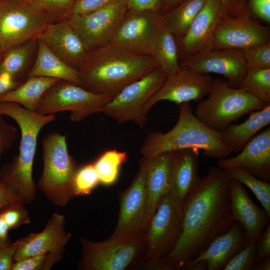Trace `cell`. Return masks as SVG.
<instances>
[{"label": "cell", "instance_id": "6da1fadb", "mask_svg": "<svg viewBox=\"0 0 270 270\" xmlns=\"http://www.w3.org/2000/svg\"><path fill=\"white\" fill-rule=\"evenodd\" d=\"M230 178L224 170L212 167L187 196L180 236L165 258L171 270L182 269L234 222L230 209Z\"/></svg>", "mask_w": 270, "mask_h": 270}, {"label": "cell", "instance_id": "7a4b0ae2", "mask_svg": "<svg viewBox=\"0 0 270 270\" xmlns=\"http://www.w3.org/2000/svg\"><path fill=\"white\" fill-rule=\"evenodd\" d=\"M157 68L152 56L132 52L112 42L88 52L78 71L80 86L114 98L126 86Z\"/></svg>", "mask_w": 270, "mask_h": 270}, {"label": "cell", "instance_id": "3957f363", "mask_svg": "<svg viewBox=\"0 0 270 270\" xmlns=\"http://www.w3.org/2000/svg\"><path fill=\"white\" fill-rule=\"evenodd\" d=\"M0 114L10 117L18 125L21 139L18 155L0 169V181L12 188L24 204L36 198V186L32 178V166L37 138L41 129L56 119L53 114H43L21 105L0 102Z\"/></svg>", "mask_w": 270, "mask_h": 270}, {"label": "cell", "instance_id": "277c9868", "mask_svg": "<svg viewBox=\"0 0 270 270\" xmlns=\"http://www.w3.org/2000/svg\"><path fill=\"white\" fill-rule=\"evenodd\" d=\"M196 148L214 158H226L232 152L222 139L220 133L213 130L194 115L189 102L180 104L179 116L174 126L166 132H150L143 142L140 152L150 158L164 152Z\"/></svg>", "mask_w": 270, "mask_h": 270}, {"label": "cell", "instance_id": "5b68a950", "mask_svg": "<svg viewBox=\"0 0 270 270\" xmlns=\"http://www.w3.org/2000/svg\"><path fill=\"white\" fill-rule=\"evenodd\" d=\"M208 95L198 102L194 112L204 124L219 132L244 115L266 106L248 92L231 86L221 78H213Z\"/></svg>", "mask_w": 270, "mask_h": 270}, {"label": "cell", "instance_id": "8992f818", "mask_svg": "<svg viewBox=\"0 0 270 270\" xmlns=\"http://www.w3.org/2000/svg\"><path fill=\"white\" fill-rule=\"evenodd\" d=\"M66 138L55 132L43 138L44 166L36 186L53 204L58 206H65L74 196L73 181L78 170L68 154Z\"/></svg>", "mask_w": 270, "mask_h": 270}, {"label": "cell", "instance_id": "52a82bcc", "mask_svg": "<svg viewBox=\"0 0 270 270\" xmlns=\"http://www.w3.org/2000/svg\"><path fill=\"white\" fill-rule=\"evenodd\" d=\"M82 254L78 267L82 270H124L144 250L145 233L108 238L96 242L80 240Z\"/></svg>", "mask_w": 270, "mask_h": 270}, {"label": "cell", "instance_id": "ba28073f", "mask_svg": "<svg viewBox=\"0 0 270 270\" xmlns=\"http://www.w3.org/2000/svg\"><path fill=\"white\" fill-rule=\"evenodd\" d=\"M50 23L46 16L26 0H0V47L9 50L38 39Z\"/></svg>", "mask_w": 270, "mask_h": 270}, {"label": "cell", "instance_id": "9c48e42d", "mask_svg": "<svg viewBox=\"0 0 270 270\" xmlns=\"http://www.w3.org/2000/svg\"><path fill=\"white\" fill-rule=\"evenodd\" d=\"M113 97L90 92L82 86L61 80L42 97L36 112L43 114L70 111L72 121L84 120L90 115L102 112Z\"/></svg>", "mask_w": 270, "mask_h": 270}, {"label": "cell", "instance_id": "30bf717a", "mask_svg": "<svg viewBox=\"0 0 270 270\" xmlns=\"http://www.w3.org/2000/svg\"><path fill=\"white\" fill-rule=\"evenodd\" d=\"M167 75L157 68L129 84L104 106L102 112L119 123L132 122L142 128L147 120L144 106Z\"/></svg>", "mask_w": 270, "mask_h": 270}, {"label": "cell", "instance_id": "8fae6325", "mask_svg": "<svg viewBox=\"0 0 270 270\" xmlns=\"http://www.w3.org/2000/svg\"><path fill=\"white\" fill-rule=\"evenodd\" d=\"M182 218L170 193H166L144 232L146 265L165 260L172 250L181 232Z\"/></svg>", "mask_w": 270, "mask_h": 270}, {"label": "cell", "instance_id": "7c38bea8", "mask_svg": "<svg viewBox=\"0 0 270 270\" xmlns=\"http://www.w3.org/2000/svg\"><path fill=\"white\" fill-rule=\"evenodd\" d=\"M128 0H114L90 12L66 19L90 52L112 42L128 10Z\"/></svg>", "mask_w": 270, "mask_h": 270}, {"label": "cell", "instance_id": "4fadbf2b", "mask_svg": "<svg viewBox=\"0 0 270 270\" xmlns=\"http://www.w3.org/2000/svg\"><path fill=\"white\" fill-rule=\"evenodd\" d=\"M162 26L160 12L128 8L112 42L132 52L152 56Z\"/></svg>", "mask_w": 270, "mask_h": 270}, {"label": "cell", "instance_id": "5bb4252c", "mask_svg": "<svg viewBox=\"0 0 270 270\" xmlns=\"http://www.w3.org/2000/svg\"><path fill=\"white\" fill-rule=\"evenodd\" d=\"M146 170V158L144 157L132 184L120 196L117 224L109 238L144 232L147 208Z\"/></svg>", "mask_w": 270, "mask_h": 270}, {"label": "cell", "instance_id": "9a60e30c", "mask_svg": "<svg viewBox=\"0 0 270 270\" xmlns=\"http://www.w3.org/2000/svg\"><path fill=\"white\" fill-rule=\"evenodd\" d=\"M212 80L208 74L180 68L177 72L167 75L161 87L146 104L144 112L148 114L155 104L162 100L179 104L200 102L208 94Z\"/></svg>", "mask_w": 270, "mask_h": 270}, {"label": "cell", "instance_id": "2e32d148", "mask_svg": "<svg viewBox=\"0 0 270 270\" xmlns=\"http://www.w3.org/2000/svg\"><path fill=\"white\" fill-rule=\"evenodd\" d=\"M180 67L204 74L222 75L230 86L237 88L247 70L242 50L234 48H212L194 54L182 60Z\"/></svg>", "mask_w": 270, "mask_h": 270}, {"label": "cell", "instance_id": "e0dca14e", "mask_svg": "<svg viewBox=\"0 0 270 270\" xmlns=\"http://www.w3.org/2000/svg\"><path fill=\"white\" fill-rule=\"evenodd\" d=\"M270 42V28L256 22L250 16L222 18L212 42V48L244 50Z\"/></svg>", "mask_w": 270, "mask_h": 270}, {"label": "cell", "instance_id": "ac0fdd59", "mask_svg": "<svg viewBox=\"0 0 270 270\" xmlns=\"http://www.w3.org/2000/svg\"><path fill=\"white\" fill-rule=\"evenodd\" d=\"M250 240L242 226L234 221L226 232L214 238L202 252L187 262L182 269L223 270Z\"/></svg>", "mask_w": 270, "mask_h": 270}, {"label": "cell", "instance_id": "d6986e66", "mask_svg": "<svg viewBox=\"0 0 270 270\" xmlns=\"http://www.w3.org/2000/svg\"><path fill=\"white\" fill-rule=\"evenodd\" d=\"M65 222L62 214L54 212L42 232L30 233L18 240L14 262L44 254H52L62 258L66 246L72 237V233L64 230Z\"/></svg>", "mask_w": 270, "mask_h": 270}, {"label": "cell", "instance_id": "ffe728a7", "mask_svg": "<svg viewBox=\"0 0 270 270\" xmlns=\"http://www.w3.org/2000/svg\"><path fill=\"white\" fill-rule=\"evenodd\" d=\"M221 18L219 0H206L185 34L176 39L180 58L212 49L214 31Z\"/></svg>", "mask_w": 270, "mask_h": 270}, {"label": "cell", "instance_id": "44dd1931", "mask_svg": "<svg viewBox=\"0 0 270 270\" xmlns=\"http://www.w3.org/2000/svg\"><path fill=\"white\" fill-rule=\"evenodd\" d=\"M218 165L222 169L244 168L258 178L270 182V127L256 134L236 156L219 160Z\"/></svg>", "mask_w": 270, "mask_h": 270}, {"label": "cell", "instance_id": "7402d4cb", "mask_svg": "<svg viewBox=\"0 0 270 270\" xmlns=\"http://www.w3.org/2000/svg\"><path fill=\"white\" fill-rule=\"evenodd\" d=\"M199 158L196 148L172 152L169 192L182 215L187 196L202 179L198 172Z\"/></svg>", "mask_w": 270, "mask_h": 270}, {"label": "cell", "instance_id": "603a6c76", "mask_svg": "<svg viewBox=\"0 0 270 270\" xmlns=\"http://www.w3.org/2000/svg\"><path fill=\"white\" fill-rule=\"evenodd\" d=\"M58 58L78 69L88 52L66 19L49 23L38 38Z\"/></svg>", "mask_w": 270, "mask_h": 270}, {"label": "cell", "instance_id": "cb8c5ba5", "mask_svg": "<svg viewBox=\"0 0 270 270\" xmlns=\"http://www.w3.org/2000/svg\"><path fill=\"white\" fill-rule=\"evenodd\" d=\"M229 200L230 209L234 221L242 226L250 239L258 242L264 230L270 224V217L264 208L253 202L244 185L231 178Z\"/></svg>", "mask_w": 270, "mask_h": 270}, {"label": "cell", "instance_id": "d4e9b609", "mask_svg": "<svg viewBox=\"0 0 270 270\" xmlns=\"http://www.w3.org/2000/svg\"><path fill=\"white\" fill-rule=\"evenodd\" d=\"M146 158L147 208L144 232L154 215L160 198L169 192L172 152H162Z\"/></svg>", "mask_w": 270, "mask_h": 270}, {"label": "cell", "instance_id": "484cf974", "mask_svg": "<svg viewBox=\"0 0 270 270\" xmlns=\"http://www.w3.org/2000/svg\"><path fill=\"white\" fill-rule=\"evenodd\" d=\"M270 124V104L251 112L240 124H231L220 132L222 140L232 152L238 153L258 132Z\"/></svg>", "mask_w": 270, "mask_h": 270}, {"label": "cell", "instance_id": "4316f807", "mask_svg": "<svg viewBox=\"0 0 270 270\" xmlns=\"http://www.w3.org/2000/svg\"><path fill=\"white\" fill-rule=\"evenodd\" d=\"M34 64L28 72L30 76L55 78L80 86L78 70L63 62L54 54L40 38Z\"/></svg>", "mask_w": 270, "mask_h": 270}, {"label": "cell", "instance_id": "83f0119b", "mask_svg": "<svg viewBox=\"0 0 270 270\" xmlns=\"http://www.w3.org/2000/svg\"><path fill=\"white\" fill-rule=\"evenodd\" d=\"M61 80L44 76H30L14 89L0 96V102H14L36 112L44 94Z\"/></svg>", "mask_w": 270, "mask_h": 270}, {"label": "cell", "instance_id": "f1b7e54d", "mask_svg": "<svg viewBox=\"0 0 270 270\" xmlns=\"http://www.w3.org/2000/svg\"><path fill=\"white\" fill-rule=\"evenodd\" d=\"M206 0H184L178 5L161 14L162 25L176 39L182 37L202 10Z\"/></svg>", "mask_w": 270, "mask_h": 270}, {"label": "cell", "instance_id": "f546056e", "mask_svg": "<svg viewBox=\"0 0 270 270\" xmlns=\"http://www.w3.org/2000/svg\"><path fill=\"white\" fill-rule=\"evenodd\" d=\"M152 56L158 68L167 74H174L180 68L176 38L164 26L158 35Z\"/></svg>", "mask_w": 270, "mask_h": 270}, {"label": "cell", "instance_id": "4dcf8cb0", "mask_svg": "<svg viewBox=\"0 0 270 270\" xmlns=\"http://www.w3.org/2000/svg\"><path fill=\"white\" fill-rule=\"evenodd\" d=\"M38 40H32L6 52L0 60V74L6 73L20 82L26 65L38 45Z\"/></svg>", "mask_w": 270, "mask_h": 270}, {"label": "cell", "instance_id": "1f68e13d", "mask_svg": "<svg viewBox=\"0 0 270 270\" xmlns=\"http://www.w3.org/2000/svg\"><path fill=\"white\" fill-rule=\"evenodd\" d=\"M127 160L126 152L114 149L104 152L94 164L100 182L105 186L114 184L118 178L121 165Z\"/></svg>", "mask_w": 270, "mask_h": 270}, {"label": "cell", "instance_id": "d6a6232c", "mask_svg": "<svg viewBox=\"0 0 270 270\" xmlns=\"http://www.w3.org/2000/svg\"><path fill=\"white\" fill-rule=\"evenodd\" d=\"M224 170L230 178L248 188L254 194L270 217V184L256 177L246 170L231 168Z\"/></svg>", "mask_w": 270, "mask_h": 270}, {"label": "cell", "instance_id": "836d02e7", "mask_svg": "<svg viewBox=\"0 0 270 270\" xmlns=\"http://www.w3.org/2000/svg\"><path fill=\"white\" fill-rule=\"evenodd\" d=\"M239 88L270 104V68L247 69Z\"/></svg>", "mask_w": 270, "mask_h": 270}, {"label": "cell", "instance_id": "e575fe53", "mask_svg": "<svg viewBox=\"0 0 270 270\" xmlns=\"http://www.w3.org/2000/svg\"><path fill=\"white\" fill-rule=\"evenodd\" d=\"M44 13L50 23L66 19L75 0H26Z\"/></svg>", "mask_w": 270, "mask_h": 270}, {"label": "cell", "instance_id": "d590c367", "mask_svg": "<svg viewBox=\"0 0 270 270\" xmlns=\"http://www.w3.org/2000/svg\"><path fill=\"white\" fill-rule=\"evenodd\" d=\"M100 180L94 164H90L78 170L73 181L74 196L90 194L99 184Z\"/></svg>", "mask_w": 270, "mask_h": 270}, {"label": "cell", "instance_id": "8d00e7d4", "mask_svg": "<svg viewBox=\"0 0 270 270\" xmlns=\"http://www.w3.org/2000/svg\"><path fill=\"white\" fill-rule=\"evenodd\" d=\"M258 242L250 240L247 244L227 263L223 270H252L256 265Z\"/></svg>", "mask_w": 270, "mask_h": 270}, {"label": "cell", "instance_id": "74e56055", "mask_svg": "<svg viewBox=\"0 0 270 270\" xmlns=\"http://www.w3.org/2000/svg\"><path fill=\"white\" fill-rule=\"evenodd\" d=\"M2 217L9 230L30 222V218L24 204L18 201L4 206L0 210Z\"/></svg>", "mask_w": 270, "mask_h": 270}, {"label": "cell", "instance_id": "f35d334b", "mask_svg": "<svg viewBox=\"0 0 270 270\" xmlns=\"http://www.w3.org/2000/svg\"><path fill=\"white\" fill-rule=\"evenodd\" d=\"M61 259L52 254L29 256L14 262L11 270H49Z\"/></svg>", "mask_w": 270, "mask_h": 270}, {"label": "cell", "instance_id": "ab89813d", "mask_svg": "<svg viewBox=\"0 0 270 270\" xmlns=\"http://www.w3.org/2000/svg\"><path fill=\"white\" fill-rule=\"evenodd\" d=\"M242 51L247 69L270 68V42Z\"/></svg>", "mask_w": 270, "mask_h": 270}, {"label": "cell", "instance_id": "60d3db41", "mask_svg": "<svg viewBox=\"0 0 270 270\" xmlns=\"http://www.w3.org/2000/svg\"><path fill=\"white\" fill-rule=\"evenodd\" d=\"M222 18L250 16L247 8V0H219Z\"/></svg>", "mask_w": 270, "mask_h": 270}, {"label": "cell", "instance_id": "b9f144b4", "mask_svg": "<svg viewBox=\"0 0 270 270\" xmlns=\"http://www.w3.org/2000/svg\"><path fill=\"white\" fill-rule=\"evenodd\" d=\"M114 0H75L70 10L68 16L86 14L106 6Z\"/></svg>", "mask_w": 270, "mask_h": 270}, {"label": "cell", "instance_id": "7bdbcfd3", "mask_svg": "<svg viewBox=\"0 0 270 270\" xmlns=\"http://www.w3.org/2000/svg\"><path fill=\"white\" fill-rule=\"evenodd\" d=\"M247 8L250 15L270 23V0H247Z\"/></svg>", "mask_w": 270, "mask_h": 270}, {"label": "cell", "instance_id": "ee69618b", "mask_svg": "<svg viewBox=\"0 0 270 270\" xmlns=\"http://www.w3.org/2000/svg\"><path fill=\"white\" fill-rule=\"evenodd\" d=\"M16 132V129L6 122L0 114V155L10 148Z\"/></svg>", "mask_w": 270, "mask_h": 270}, {"label": "cell", "instance_id": "f6af8a7d", "mask_svg": "<svg viewBox=\"0 0 270 270\" xmlns=\"http://www.w3.org/2000/svg\"><path fill=\"white\" fill-rule=\"evenodd\" d=\"M18 247V240L8 246L0 244V270H11Z\"/></svg>", "mask_w": 270, "mask_h": 270}, {"label": "cell", "instance_id": "bcb514c9", "mask_svg": "<svg viewBox=\"0 0 270 270\" xmlns=\"http://www.w3.org/2000/svg\"><path fill=\"white\" fill-rule=\"evenodd\" d=\"M270 256V225L264 230L258 242L256 264L264 259Z\"/></svg>", "mask_w": 270, "mask_h": 270}, {"label": "cell", "instance_id": "7dc6e473", "mask_svg": "<svg viewBox=\"0 0 270 270\" xmlns=\"http://www.w3.org/2000/svg\"><path fill=\"white\" fill-rule=\"evenodd\" d=\"M164 0H128V8L155 10L160 12Z\"/></svg>", "mask_w": 270, "mask_h": 270}, {"label": "cell", "instance_id": "c3c4849f", "mask_svg": "<svg viewBox=\"0 0 270 270\" xmlns=\"http://www.w3.org/2000/svg\"><path fill=\"white\" fill-rule=\"evenodd\" d=\"M18 201L21 200L17 192L10 186L0 181V210L7 205Z\"/></svg>", "mask_w": 270, "mask_h": 270}, {"label": "cell", "instance_id": "681fc988", "mask_svg": "<svg viewBox=\"0 0 270 270\" xmlns=\"http://www.w3.org/2000/svg\"><path fill=\"white\" fill-rule=\"evenodd\" d=\"M22 83L8 74H0V96L14 89Z\"/></svg>", "mask_w": 270, "mask_h": 270}, {"label": "cell", "instance_id": "f907efd6", "mask_svg": "<svg viewBox=\"0 0 270 270\" xmlns=\"http://www.w3.org/2000/svg\"><path fill=\"white\" fill-rule=\"evenodd\" d=\"M183 0H164L160 10V14H162L164 12L174 8Z\"/></svg>", "mask_w": 270, "mask_h": 270}, {"label": "cell", "instance_id": "816d5d0a", "mask_svg": "<svg viewBox=\"0 0 270 270\" xmlns=\"http://www.w3.org/2000/svg\"><path fill=\"white\" fill-rule=\"evenodd\" d=\"M270 256L268 257L256 264L252 270H270Z\"/></svg>", "mask_w": 270, "mask_h": 270}, {"label": "cell", "instance_id": "f5cc1de1", "mask_svg": "<svg viewBox=\"0 0 270 270\" xmlns=\"http://www.w3.org/2000/svg\"><path fill=\"white\" fill-rule=\"evenodd\" d=\"M4 54V53L2 52V49H1V48L0 47V60L2 58Z\"/></svg>", "mask_w": 270, "mask_h": 270}]
</instances>
